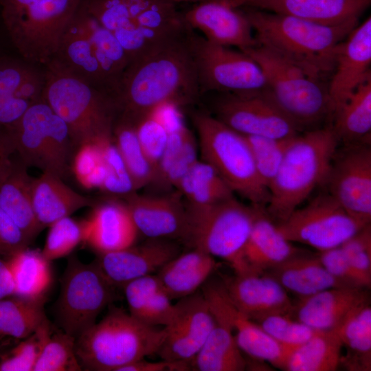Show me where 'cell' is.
<instances>
[{
  "mask_svg": "<svg viewBox=\"0 0 371 371\" xmlns=\"http://www.w3.org/2000/svg\"><path fill=\"white\" fill-rule=\"evenodd\" d=\"M82 0H0L3 22L25 61L47 65Z\"/></svg>",
  "mask_w": 371,
  "mask_h": 371,
  "instance_id": "cell-6",
  "label": "cell"
},
{
  "mask_svg": "<svg viewBox=\"0 0 371 371\" xmlns=\"http://www.w3.org/2000/svg\"><path fill=\"white\" fill-rule=\"evenodd\" d=\"M197 161L196 143L191 133L180 154L168 170L161 188H175L180 179Z\"/></svg>",
  "mask_w": 371,
  "mask_h": 371,
  "instance_id": "cell-55",
  "label": "cell"
},
{
  "mask_svg": "<svg viewBox=\"0 0 371 371\" xmlns=\"http://www.w3.org/2000/svg\"><path fill=\"white\" fill-rule=\"evenodd\" d=\"M242 52L260 66L271 98L301 132L331 119L328 85L324 80L261 45Z\"/></svg>",
  "mask_w": 371,
  "mask_h": 371,
  "instance_id": "cell-7",
  "label": "cell"
},
{
  "mask_svg": "<svg viewBox=\"0 0 371 371\" xmlns=\"http://www.w3.org/2000/svg\"><path fill=\"white\" fill-rule=\"evenodd\" d=\"M193 37L188 27L129 61L113 95L117 117L136 126L160 104L180 106L196 98Z\"/></svg>",
  "mask_w": 371,
  "mask_h": 371,
  "instance_id": "cell-1",
  "label": "cell"
},
{
  "mask_svg": "<svg viewBox=\"0 0 371 371\" xmlns=\"http://www.w3.org/2000/svg\"><path fill=\"white\" fill-rule=\"evenodd\" d=\"M106 170V177L102 190L126 195L135 192L125 164L112 138L97 142Z\"/></svg>",
  "mask_w": 371,
  "mask_h": 371,
  "instance_id": "cell-48",
  "label": "cell"
},
{
  "mask_svg": "<svg viewBox=\"0 0 371 371\" xmlns=\"http://www.w3.org/2000/svg\"><path fill=\"white\" fill-rule=\"evenodd\" d=\"M45 300L11 295L0 300V339L25 338L49 319L44 311Z\"/></svg>",
  "mask_w": 371,
  "mask_h": 371,
  "instance_id": "cell-40",
  "label": "cell"
},
{
  "mask_svg": "<svg viewBox=\"0 0 371 371\" xmlns=\"http://www.w3.org/2000/svg\"><path fill=\"white\" fill-rule=\"evenodd\" d=\"M125 202L138 231L148 238L188 242L190 224L188 212L177 191L163 195H125Z\"/></svg>",
  "mask_w": 371,
  "mask_h": 371,
  "instance_id": "cell-18",
  "label": "cell"
},
{
  "mask_svg": "<svg viewBox=\"0 0 371 371\" xmlns=\"http://www.w3.org/2000/svg\"><path fill=\"white\" fill-rule=\"evenodd\" d=\"M165 336L164 328L147 325L124 310L112 307L101 321L76 339V354L82 370L117 371L157 354Z\"/></svg>",
  "mask_w": 371,
  "mask_h": 371,
  "instance_id": "cell-5",
  "label": "cell"
},
{
  "mask_svg": "<svg viewBox=\"0 0 371 371\" xmlns=\"http://www.w3.org/2000/svg\"><path fill=\"white\" fill-rule=\"evenodd\" d=\"M175 188L186 198L187 209L207 207L234 196L215 169L204 161L198 160Z\"/></svg>",
  "mask_w": 371,
  "mask_h": 371,
  "instance_id": "cell-39",
  "label": "cell"
},
{
  "mask_svg": "<svg viewBox=\"0 0 371 371\" xmlns=\"http://www.w3.org/2000/svg\"><path fill=\"white\" fill-rule=\"evenodd\" d=\"M30 242L10 217L0 208V256L10 257Z\"/></svg>",
  "mask_w": 371,
  "mask_h": 371,
  "instance_id": "cell-54",
  "label": "cell"
},
{
  "mask_svg": "<svg viewBox=\"0 0 371 371\" xmlns=\"http://www.w3.org/2000/svg\"><path fill=\"white\" fill-rule=\"evenodd\" d=\"M333 128L344 144H370L371 78L362 83L335 113Z\"/></svg>",
  "mask_w": 371,
  "mask_h": 371,
  "instance_id": "cell-34",
  "label": "cell"
},
{
  "mask_svg": "<svg viewBox=\"0 0 371 371\" xmlns=\"http://www.w3.org/2000/svg\"><path fill=\"white\" fill-rule=\"evenodd\" d=\"M32 103L14 95L0 98V131L16 122Z\"/></svg>",
  "mask_w": 371,
  "mask_h": 371,
  "instance_id": "cell-56",
  "label": "cell"
},
{
  "mask_svg": "<svg viewBox=\"0 0 371 371\" xmlns=\"http://www.w3.org/2000/svg\"><path fill=\"white\" fill-rule=\"evenodd\" d=\"M84 239L98 254L133 245L139 233L124 203L106 201L82 221Z\"/></svg>",
  "mask_w": 371,
  "mask_h": 371,
  "instance_id": "cell-25",
  "label": "cell"
},
{
  "mask_svg": "<svg viewBox=\"0 0 371 371\" xmlns=\"http://www.w3.org/2000/svg\"><path fill=\"white\" fill-rule=\"evenodd\" d=\"M45 67L41 99L67 126L75 150L112 138L118 115L113 98L52 63Z\"/></svg>",
  "mask_w": 371,
  "mask_h": 371,
  "instance_id": "cell-4",
  "label": "cell"
},
{
  "mask_svg": "<svg viewBox=\"0 0 371 371\" xmlns=\"http://www.w3.org/2000/svg\"><path fill=\"white\" fill-rule=\"evenodd\" d=\"M346 348L341 365L351 371L371 370V306L367 300L357 306L335 329Z\"/></svg>",
  "mask_w": 371,
  "mask_h": 371,
  "instance_id": "cell-35",
  "label": "cell"
},
{
  "mask_svg": "<svg viewBox=\"0 0 371 371\" xmlns=\"http://www.w3.org/2000/svg\"><path fill=\"white\" fill-rule=\"evenodd\" d=\"M254 322L278 342L293 348L306 342L317 331L287 314H270Z\"/></svg>",
  "mask_w": 371,
  "mask_h": 371,
  "instance_id": "cell-46",
  "label": "cell"
},
{
  "mask_svg": "<svg viewBox=\"0 0 371 371\" xmlns=\"http://www.w3.org/2000/svg\"><path fill=\"white\" fill-rule=\"evenodd\" d=\"M235 8L251 7L324 25L359 20L371 0H227Z\"/></svg>",
  "mask_w": 371,
  "mask_h": 371,
  "instance_id": "cell-23",
  "label": "cell"
},
{
  "mask_svg": "<svg viewBox=\"0 0 371 371\" xmlns=\"http://www.w3.org/2000/svg\"><path fill=\"white\" fill-rule=\"evenodd\" d=\"M193 120L203 161L215 169L234 193L252 205L266 207L269 191L259 177L245 136L204 113H196Z\"/></svg>",
  "mask_w": 371,
  "mask_h": 371,
  "instance_id": "cell-8",
  "label": "cell"
},
{
  "mask_svg": "<svg viewBox=\"0 0 371 371\" xmlns=\"http://www.w3.org/2000/svg\"><path fill=\"white\" fill-rule=\"evenodd\" d=\"M78 13L94 46L98 60L113 96L130 61L129 57L115 35L93 18L82 3Z\"/></svg>",
  "mask_w": 371,
  "mask_h": 371,
  "instance_id": "cell-38",
  "label": "cell"
},
{
  "mask_svg": "<svg viewBox=\"0 0 371 371\" xmlns=\"http://www.w3.org/2000/svg\"><path fill=\"white\" fill-rule=\"evenodd\" d=\"M200 91L244 93L267 89L264 72L247 54L193 37Z\"/></svg>",
  "mask_w": 371,
  "mask_h": 371,
  "instance_id": "cell-13",
  "label": "cell"
},
{
  "mask_svg": "<svg viewBox=\"0 0 371 371\" xmlns=\"http://www.w3.org/2000/svg\"><path fill=\"white\" fill-rule=\"evenodd\" d=\"M371 18L357 25L339 45L328 85L331 121L350 95L371 78Z\"/></svg>",
  "mask_w": 371,
  "mask_h": 371,
  "instance_id": "cell-19",
  "label": "cell"
},
{
  "mask_svg": "<svg viewBox=\"0 0 371 371\" xmlns=\"http://www.w3.org/2000/svg\"><path fill=\"white\" fill-rule=\"evenodd\" d=\"M278 231L289 241L313 247L319 252L341 245L369 224L350 216L327 192L296 208L281 223Z\"/></svg>",
  "mask_w": 371,
  "mask_h": 371,
  "instance_id": "cell-12",
  "label": "cell"
},
{
  "mask_svg": "<svg viewBox=\"0 0 371 371\" xmlns=\"http://www.w3.org/2000/svg\"><path fill=\"white\" fill-rule=\"evenodd\" d=\"M75 344L76 338L63 330L53 332L44 344L33 371L82 370Z\"/></svg>",
  "mask_w": 371,
  "mask_h": 371,
  "instance_id": "cell-42",
  "label": "cell"
},
{
  "mask_svg": "<svg viewBox=\"0 0 371 371\" xmlns=\"http://www.w3.org/2000/svg\"><path fill=\"white\" fill-rule=\"evenodd\" d=\"M339 246L355 270L371 283L370 224Z\"/></svg>",
  "mask_w": 371,
  "mask_h": 371,
  "instance_id": "cell-51",
  "label": "cell"
},
{
  "mask_svg": "<svg viewBox=\"0 0 371 371\" xmlns=\"http://www.w3.org/2000/svg\"><path fill=\"white\" fill-rule=\"evenodd\" d=\"M258 207L247 205L234 196L207 207L187 209L190 224L188 243L226 261L235 274L251 273L244 251Z\"/></svg>",
  "mask_w": 371,
  "mask_h": 371,
  "instance_id": "cell-9",
  "label": "cell"
},
{
  "mask_svg": "<svg viewBox=\"0 0 371 371\" xmlns=\"http://www.w3.org/2000/svg\"><path fill=\"white\" fill-rule=\"evenodd\" d=\"M129 313L152 326H166L175 313V304L156 275H148L126 283L123 287Z\"/></svg>",
  "mask_w": 371,
  "mask_h": 371,
  "instance_id": "cell-33",
  "label": "cell"
},
{
  "mask_svg": "<svg viewBox=\"0 0 371 371\" xmlns=\"http://www.w3.org/2000/svg\"><path fill=\"white\" fill-rule=\"evenodd\" d=\"M38 71L26 61L0 59V98L15 95L20 87Z\"/></svg>",
  "mask_w": 371,
  "mask_h": 371,
  "instance_id": "cell-53",
  "label": "cell"
},
{
  "mask_svg": "<svg viewBox=\"0 0 371 371\" xmlns=\"http://www.w3.org/2000/svg\"><path fill=\"white\" fill-rule=\"evenodd\" d=\"M135 130L142 148L156 171L169 134L164 126L151 115L139 121L135 126Z\"/></svg>",
  "mask_w": 371,
  "mask_h": 371,
  "instance_id": "cell-50",
  "label": "cell"
},
{
  "mask_svg": "<svg viewBox=\"0 0 371 371\" xmlns=\"http://www.w3.org/2000/svg\"><path fill=\"white\" fill-rule=\"evenodd\" d=\"M19 159L62 179L71 169L75 150L65 122L42 99L32 103L21 117L2 130Z\"/></svg>",
  "mask_w": 371,
  "mask_h": 371,
  "instance_id": "cell-10",
  "label": "cell"
},
{
  "mask_svg": "<svg viewBox=\"0 0 371 371\" xmlns=\"http://www.w3.org/2000/svg\"><path fill=\"white\" fill-rule=\"evenodd\" d=\"M71 169L83 187L101 189L106 177V170L98 143L78 146L73 155Z\"/></svg>",
  "mask_w": 371,
  "mask_h": 371,
  "instance_id": "cell-47",
  "label": "cell"
},
{
  "mask_svg": "<svg viewBox=\"0 0 371 371\" xmlns=\"http://www.w3.org/2000/svg\"><path fill=\"white\" fill-rule=\"evenodd\" d=\"M245 136L249 144L259 177L262 183L268 188L295 135L286 138L258 135Z\"/></svg>",
  "mask_w": 371,
  "mask_h": 371,
  "instance_id": "cell-43",
  "label": "cell"
},
{
  "mask_svg": "<svg viewBox=\"0 0 371 371\" xmlns=\"http://www.w3.org/2000/svg\"><path fill=\"white\" fill-rule=\"evenodd\" d=\"M172 0H155L137 16L133 23L157 31H172L188 26Z\"/></svg>",
  "mask_w": 371,
  "mask_h": 371,
  "instance_id": "cell-49",
  "label": "cell"
},
{
  "mask_svg": "<svg viewBox=\"0 0 371 371\" xmlns=\"http://www.w3.org/2000/svg\"><path fill=\"white\" fill-rule=\"evenodd\" d=\"M318 257L328 273L344 285L363 289L370 286L371 283L352 267L340 246L321 251Z\"/></svg>",
  "mask_w": 371,
  "mask_h": 371,
  "instance_id": "cell-52",
  "label": "cell"
},
{
  "mask_svg": "<svg viewBox=\"0 0 371 371\" xmlns=\"http://www.w3.org/2000/svg\"><path fill=\"white\" fill-rule=\"evenodd\" d=\"M339 143L331 124L292 138L268 188L265 210L273 221H284L315 188L323 185Z\"/></svg>",
  "mask_w": 371,
  "mask_h": 371,
  "instance_id": "cell-3",
  "label": "cell"
},
{
  "mask_svg": "<svg viewBox=\"0 0 371 371\" xmlns=\"http://www.w3.org/2000/svg\"><path fill=\"white\" fill-rule=\"evenodd\" d=\"M192 370L191 362L186 361H166L150 362L144 359L120 368L117 371H188Z\"/></svg>",
  "mask_w": 371,
  "mask_h": 371,
  "instance_id": "cell-57",
  "label": "cell"
},
{
  "mask_svg": "<svg viewBox=\"0 0 371 371\" xmlns=\"http://www.w3.org/2000/svg\"><path fill=\"white\" fill-rule=\"evenodd\" d=\"M33 179L27 166L19 159L13 161L12 167L0 184V208L3 210L31 241L43 229L32 206Z\"/></svg>",
  "mask_w": 371,
  "mask_h": 371,
  "instance_id": "cell-31",
  "label": "cell"
},
{
  "mask_svg": "<svg viewBox=\"0 0 371 371\" xmlns=\"http://www.w3.org/2000/svg\"><path fill=\"white\" fill-rule=\"evenodd\" d=\"M14 153L15 150L10 139L3 131H0V184L12 167V155Z\"/></svg>",
  "mask_w": 371,
  "mask_h": 371,
  "instance_id": "cell-59",
  "label": "cell"
},
{
  "mask_svg": "<svg viewBox=\"0 0 371 371\" xmlns=\"http://www.w3.org/2000/svg\"><path fill=\"white\" fill-rule=\"evenodd\" d=\"M225 290L236 308L253 321L270 314L290 315L288 292L271 276L243 274L223 278Z\"/></svg>",
  "mask_w": 371,
  "mask_h": 371,
  "instance_id": "cell-22",
  "label": "cell"
},
{
  "mask_svg": "<svg viewBox=\"0 0 371 371\" xmlns=\"http://www.w3.org/2000/svg\"><path fill=\"white\" fill-rule=\"evenodd\" d=\"M172 1H173L175 3H177V2H182V1L199 3V2H201V1H204V0H172Z\"/></svg>",
  "mask_w": 371,
  "mask_h": 371,
  "instance_id": "cell-61",
  "label": "cell"
},
{
  "mask_svg": "<svg viewBox=\"0 0 371 371\" xmlns=\"http://www.w3.org/2000/svg\"><path fill=\"white\" fill-rule=\"evenodd\" d=\"M214 318L201 290L181 298L175 313L164 328L166 336L158 355L170 361L194 359L207 340Z\"/></svg>",
  "mask_w": 371,
  "mask_h": 371,
  "instance_id": "cell-16",
  "label": "cell"
},
{
  "mask_svg": "<svg viewBox=\"0 0 371 371\" xmlns=\"http://www.w3.org/2000/svg\"><path fill=\"white\" fill-rule=\"evenodd\" d=\"M179 108V106L175 103L166 102L155 108L148 115L158 120L169 134L186 126Z\"/></svg>",
  "mask_w": 371,
  "mask_h": 371,
  "instance_id": "cell-58",
  "label": "cell"
},
{
  "mask_svg": "<svg viewBox=\"0 0 371 371\" xmlns=\"http://www.w3.org/2000/svg\"><path fill=\"white\" fill-rule=\"evenodd\" d=\"M212 310L232 325L236 343L251 359L285 369L294 348L284 346L268 335L256 322L239 311L229 298L222 282L207 281L201 287Z\"/></svg>",
  "mask_w": 371,
  "mask_h": 371,
  "instance_id": "cell-17",
  "label": "cell"
},
{
  "mask_svg": "<svg viewBox=\"0 0 371 371\" xmlns=\"http://www.w3.org/2000/svg\"><path fill=\"white\" fill-rule=\"evenodd\" d=\"M32 201L36 218L43 229L81 208L93 205L91 198L74 191L61 177L49 172H43L33 179Z\"/></svg>",
  "mask_w": 371,
  "mask_h": 371,
  "instance_id": "cell-28",
  "label": "cell"
},
{
  "mask_svg": "<svg viewBox=\"0 0 371 371\" xmlns=\"http://www.w3.org/2000/svg\"><path fill=\"white\" fill-rule=\"evenodd\" d=\"M53 333L49 321L45 322L28 337L21 339L0 358V371H33L42 348Z\"/></svg>",
  "mask_w": 371,
  "mask_h": 371,
  "instance_id": "cell-44",
  "label": "cell"
},
{
  "mask_svg": "<svg viewBox=\"0 0 371 371\" xmlns=\"http://www.w3.org/2000/svg\"><path fill=\"white\" fill-rule=\"evenodd\" d=\"M303 251L281 234L265 207H258L244 251V260L251 273H265Z\"/></svg>",
  "mask_w": 371,
  "mask_h": 371,
  "instance_id": "cell-27",
  "label": "cell"
},
{
  "mask_svg": "<svg viewBox=\"0 0 371 371\" xmlns=\"http://www.w3.org/2000/svg\"><path fill=\"white\" fill-rule=\"evenodd\" d=\"M115 287L95 261L85 264L76 256L70 257L56 307V319L61 330L77 339L113 302Z\"/></svg>",
  "mask_w": 371,
  "mask_h": 371,
  "instance_id": "cell-11",
  "label": "cell"
},
{
  "mask_svg": "<svg viewBox=\"0 0 371 371\" xmlns=\"http://www.w3.org/2000/svg\"><path fill=\"white\" fill-rule=\"evenodd\" d=\"M14 285L6 262L0 256V300L13 295Z\"/></svg>",
  "mask_w": 371,
  "mask_h": 371,
  "instance_id": "cell-60",
  "label": "cell"
},
{
  "mask_svg": "<svg viewBox=\"0 0 371 371\" xmlns=\"http://www.w3.org/2000/svg\"><path fill=\"white\" fill-rule=\"evenodd\" d=\"M179 245L168 239L149 238L139 245L98 254L94 260L115 287L153 274L180 254Z\"/></svg>",
  "mask_w": 371,
  "mask_h": 371,
  "instance_id": "cell-21",
  "label": "cell"
},
{
  "mask_svg": "<svg viewBox=\"0 0 371 371\" xmlns=\"http://www.w3.org/2000/svg\"><path fill=\"white\" fill-rule=\"evenodd\" d=\"M366 289L340 286L300 298L290 315L315 330L337 328L357 306L369 300Z\"/></svg>",
  "mask_w": 371,
  "mask_h": 371,
  "instance_id": "cell-24",
  "label": "cell"
},
{
  "mask_svg": "<svg viewBox=\"0 0 371 371\" xmlns=\"http://www.w3.org/2000/svg\"><path fill=\"white\" fill-rule=\"evenodd\" d=\"M186 24L198 29L211 43L243 51L257 44L245 12L227 0H204L183 13Z\"/></svg>",
  "mask_w": 371,
  "mask_h": 371,
  "instance_id": "cell-20",
  "label": "cell"
},
{
  "mask_svg": "<svg viewBox=\"0 0 371 371\" xmlns=\"http://www.w3.org/2000/svg\"><path fill=\"white\" fill-rule=\"evenodd\" d=\"M6 262L14 285V295L43 300L52 280L50 261L41 251L27 247L8 258Z\"/></svg>",
  "mask_w": 371,
  "mask_h": 371,
  "instance_id": "cell-37",
  "label": "cell"
},
{
  "mask_svg": "<svg viewBox=\"0 0 371 371\" xmlns=\"http://www.w3.org/2000/svg\"><path fill=\"white\" fill-rule=\"evenodd\" d=\"M245 14L257 44L324 80L333 74L339 45L359 23L354 20L324 25L258 9H249Z\"/></svg>",
  "mask_w": 371,
  "mask_h": 371,
  "instance_id": "cell-2",
  "label": "cell"
},
{
  "mask_svg": "<svg viewBox=\"0 0 371 371\" xmlns=\"http://www.w3.org/2000/svg\"><path fill=\"white\" fill-rule=\"evenodd\" d=\"M113 139L130 175L135 190L151 184L155 170L142 148L135 126L117 117L113 129Z\"/></svg>",
  "mask_w": 371,
  "mask_h": 371,
  "instance_id": "cell-41",
  "label": "cell"
},
{
  "mask_svg": "<svg viewBox=\"0 0 371 371\" xmlns=\"http://www.w3.org/2000/svg\"><path fill=\"white\" fill-rule=\"evenodd\" d=\"M216 118L244 135L293 137L300 130L278 106L267 89L225 93L214 105Z\"/></svg>",
  "mask_w": 371,
  "mask_h": 371,
  "instance_id": "cell-15",
  "label": "cell"
},
{
  "mask_svg": "<svg viewBox=\"0 0 371 371\" xmlns=\"http://www.w3.org/2000/svg\"><path fill=\"white\" fill-rule=\"evenodd\" d=\"M353 218L371 221V147L368 144L337 147L323 183Z\"/></svg>",
  "mask_w": 371,
  "mask_h": 371,
  "instance_id": "cell-14",
  "label": "cell"
},
{
  "mask_svg": "<svg viewBox=\"0 0 371 371\" xmlns=\"http://www.w3.org/2000/svg\"><path fill=\"white\" fill-rule=\"evenodd\" d=\"M214 325L204 345L191 361L192 370L243 371L247 369L229 322L212 311Z\"/></svg>",
  "mask_w": 371,
  "mask_h": 371,
  "instance_id": "cell-32",
  "label": "cell"
},
{
  "mask_svg": "<svg viewBox=\"0 0 371 371\" xmlns=\"http://www.w3.org/2000/svg\"><path fill=\"white\" fill-rule=\"evenodd\" d=\"M265 273L299 299L328 289L346 286L328 273L318 256L305 251L289 258Z\"/></svg>",
  "mask_w": 371,
  "mask_h": 371,
  "instance_id": "cell-29",
  "label": "cell"
},
{
  "mask_svg": "<svg viewBox=\"0 0 371 371\" xmlns=\"http://www.w3.org/2000/svg\"><path fill=\"white\" fill-rule=\"evenodd\" d=\"M50 63L112 96L94 46L78 10L65 30Z\"/></svg>",
  "mask_w": 371,
  "mask_h": 371,
  "instance_id": "cell-26",
  "label": "cell"
},
{
  "mask_svg": "<svg viewBox=\"0 0 371 371\" xmlns=\"http://www.w3.org/2000/svg\"><path fill=\"white\" fill-rule=\"evenodd\" d=\"M217 267L214 257L193 248L170 260L156 276L171 300L181 299L199 291Z\"/></svg>",
  "mask_w": 371,
  "mask_h": 371,
  "instance_id": "cell-30",
  "label": "cell"
},
{
  "mask_svg": "<svg viewBox=\"0 0 371 371\" xmlns=\"http://www.w3.org/2000/svg\"><path fill=\"white\" fill-rule=\"evenodd\" d=\"M342 349L335 329L317 330L308 340L293 349L284 370L335 371L341 366Z\"/></svg>",
  "mask_w": 371,
  "mask_h": 371,
  "instance_id": "cell-36",
  "label": "cell"
},
{
  "mask_svg": "<svg viewBox=\"0 0 371 371\" xmlns=\"http://www.w3.org/2000/svg\"><path fill=\"white\" fill-rule=\"evenodd\" d=\"M84 239L82 221L70 216L62 218L49 226L42 255L49 261L69 255Z\"/></svg>",
  "mask_w": 371,
  "mask_h": 371,
  "instance_id": "cell-45",
  "label": "cell"
}]
</instances>
